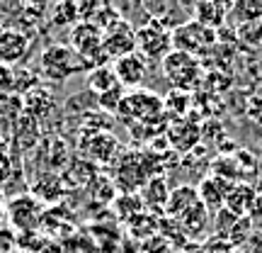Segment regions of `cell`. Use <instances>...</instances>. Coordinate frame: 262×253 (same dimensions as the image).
<instances>
[{
    "label": "cell",
    "instance_id": "7",
    "mask_svg": "<svg viewBox=\"0 0 262 253\" xmlns=\"http://www.w3.org/2000/svg\"><path fill=\"white\" fill-rule=\"evenodd\" d=\"M41 212H44L41 202L34 195H15L5 205V215H8L10 224L22 234H29L37 229L41 222Z\"/></svg>",
    "mask_w": 262,
    "mask_h": 253
},
{
    "label": "cell",
    "instance_id": "18",
    "mask_svg": "<svg viewBox=\"0 0 262 253\" xmlns=\"http://www.w3.org/2000/svg\"><path fill=\"white\" fill-rule=\"evenodd\" d=\"M49 22L56 27H68V25H78V3H54L49 8Z\"/></svg>",
    "mask_w": 262,
    "mask_h": 253
},
{
    "label": "cell",
    "instance_id": "21",
    "mask_svg": "<svg viewBox=\"0 0 262 253\" xmlns=\"http://www.w3.org/2000/svg\"><path fill=\"white\" fill-rule=\"evenodd\" d=\"M241 217L235 215V212H231L228 207H221L219 212H214V217H211V229H214V234L221 239L226 244V239H228V234L233 231L235 222H238Z\"/></svg>",
    "mask_w": 262,
    "mask_h": 253
},
{
    "label": "cell",
    "instance_id": "3",
    "mask_svg": "<svg viewBox=\"0 0 262 253\" xmlns=\"http://www.w3.org/2000/svg\"><path fill=\"white\" fill-rule=\"evenodd\" d=\"M160 66H163V75L168 78V83L180 93L194 90L202 81V64H199V59L189 56V54L170 51L168 56L160 61Z\"/></svg>",
    "mask_w": 262,
    "mask_h": 253
},
{
    "label": "cell",
    "instance_id": "14",
    "mask_svg": "<svg viewBox=\"0 0 262 253\" xmlns=\"http://www.w3.org/2000/svg\"><path fill=\"white\" fill-rule=\"evenodd\" d=\"M180 226H182V231L189 236H199L204 234L206 229H209V209H206L204 205H202V200L196 202V205H192L185 212V215L180 217V219H175Z\"/></svg>",
    "mask_w": 262,
    "mask_h": 253
},
{
    "label": "cell",
    "instance_id": "27",
    "mask_svg": "<svg viewBox=\"0 0 262 253\" xmlns=\"http://www.w3.org/2000/svg\"><path fill=\"white\" fill-rule=\"evenodd\" d=\"M10 176H12V161H10V156H5V153L0 151V185H3Z\"/></svg>",
    "mask_w": 262,
    "mask_h": 253
},
{
    "label": "cell",
    "instance_id": "22",
    "mask_svg": "<svg viewBox=\"0 0 262 253\" xmlns=\"http://www.w3.org/2000/svg\"><path fill=\"white\" fill-rule=\"evenodd\" d=\"M15 134H22V137H19V144H22V146H29L32 141H37V134H39L37 120H34L32 114L22 112L17 120H15Z\"/></svg>",
    "mask_w": 262,
    "mask_h": 253
},
{
    "label": "cell",
    "instance_id": "2",
    "mask_svg": "<svg viewBox=\"0 0 262 253\" xmlns=\"http://www.w3.org/2000/svg\"><path fill=\"white\" fill-rule=\"evenodd\" d=\"M136 51L146 61H163L172 51V29L158 17H150L136 29Z\"/></svg>",
    "mask_w": 262,
    "mask_h": 253
},
{
    "label": "cell",
    "instance_id": "6",
    "mask_svg": "<svg viewBox=\"0 0 262 253\" xmlns=\"http://www.w3.org/2000/svg\"><path fill=\"white\" fill-rule=\"evenodd\" d=\"M102 51L107 59H122L136 51V27L129 20H114L102 29Z\"/></svg>",
    "mask_w": 262,
    "mask_h": 253
},
{
    "label": "cell",
    "instance_id": "25",
    "mask_svg": "<svg viewBox=\"0 0 262 253\" xmlns=\"http://www.w3.org/2000/svg\"><path fill=\"white\" fill-rule=\"evenodd\" d=\"M15 246H17L15 234H12V231H8V229H0V253H10Z\"/></svg>",
    "mask_w": 262,
    "mask_h": 253
},
{
    "label": "cell",
    "instance_id": "16",
    "mask_svg": "<svg viewBox=\"0 0 262 253\" xmlns=\"http://www.w3.org/2000/svg\"><path fill=\"white\" fill-rule=\"evenodd\" d=\"M231 20L235 25H250L262 22V0H238L231 5Z\"/></svg>",
    "mask_w": 262,
    "mask_h": 253
},
{
    "label": "cell",
    "instance_id": "17",
    "mask_svg": "<svg viewBox=\"0 0 262 253\" xmlns=\"http://www.w3.org/2000/svg\"><path fill=\"white\" fill-rule=\"evenodd\" d=\"M88 85L95 95H102V93H110L112 88H117V78H114V71L112 66H97L88 73Z\"/></svg>",
    "mask_w": 262,
    "mask_h": 253
},
{
    "label": "cell",
    "instance_id": "5",
    "mask_svg": "<svg viewBox=\"0 0 262 253\" xmlns=\"http://www.w3.org/2000/svg\"><path fill=\"white\" fill-rule=\"evenodd\" d=\"M68 47L73 49L75 54H80L90 64V68L107 66V56L102 51V27H97L95 22H78L71 29V44Z\"/></svg>",
    "mask_w": 262,
    "mask_h": 253
},
{
    "label": "cell",
    "instance_id": "9",
    "mask_svg": "<svg viewBox=\"0 0 262 253\" xmlns=\"http://www.w3.org/2000/svg\"><path fill=\"white\" fill-rule=\"evenodd\" d=\"M29 54V37L27 32L12 27L0 29V66H15Z\"/></svg>",
    "mask_w": 262,
    "mask_h": 253
},
{
    "label": "cell",
    "instance_id": "1",
    "mask_svg": "<svg viewBox=\"0 0 262 253\" xmlns=\"http://www.w3.org/2000/svg\"><path fill=\"white\" fill-rule=\"evenodd\" d=\"M93 68L80 54H75L68 44H49L39 56V73L47 81L63 83L78 73H90Z\"/></svg>",
    "mask_w": 262,
    "mask_h": 253
},
{
    "label": "cell",
    "instance_id": "13",
    "mask_svg": "<svg viewBox=\"0 0 262 253\" xmlns=\"http://www.w3.org/2000/svg\"><path fill=\"white\" fill-rule=\"evenodd\" d=\"M255 197H257V190L253 185H248V183H235L233 188L228 190V195H226V207L235 212L238 217H248L250 212V207H253Z\"/></svg>",
    "mask_w": 262,
    "mask_h": 253
},
{
    "label": "cell",
    "instance_id": "23",
    "mask_svg": "<svg viewBox=\"0 0 262 253\" xmlns=\"http://www.w3.org/2000/svg\"><path fill=\"white\" fill-rule=\"evenodd\" d=\"M238 39H243L250 47H262V22L238 25Z\"/></svg>",
    "mask_w": 262,
    "mask_h": 253
},
{
    "label": "cell",
    "instance_id": "29",
    "mask_svg": "<svg viewBox=\"0 0 262 253\" xmlns=\"http://www.w3.org/2000/svg\"><path fill=\"white\" fill-rule=\"evenodd\" d=\"M260 68H262V61H260Z\"/></svg>",
    "mask_w": 262,
    "mask_h": 253
},
{
    "label": "cell",
    "instance_id": "11",
    "mask_svg": "<svg viewBox=\"0 0 262 253\" xmlns=\"http://www.w3.org/2000/svg\"><path fill=\"white\" fill-rule=\"evenodd\" d=\"M228 12H231V5L228 3H214V0H204V3H196L192 5V15H194V22L204 25L209 29H221L224 22L228 20Z\"/></svg>",
    "mask_w": 262,
    "mask_h": 253
},
{
    "label": "cell",
    "instance_id": "8",
    "mask_svg": "<svg viewBox=\"0 0 262 253\" xmlns=\"http://www.w3.org/2000/svg\"><path fill=\"white\" fill-rule=\"evenodd\" d=\"M114 78L122 88H136V85L143 83V78L148 73V61L141 56L139 51H131L126 56L117 59L112 64Z\"/></svg>",
    "mask_w": 262,
    "mask_h": 253
},
{
    "label": "cell",
    "instance_id": "15",
    "mask_svg": "<svg viewBox=\"0 0 262 253\" xmlns=\"http://www.w3.org/2000/svg\"><path fill=\"white\" fill-rule=\"evenodd\" d=\"M168 197H170V190H168L165 178H153L141 190V205H150L153 209H163L165 212Z\"/></svg>",
    "mask_w": 262,
    "mask_h": 253
},
{
    "label": "cell",
    "instance_id": "24",
    "mask_svg": "<svg viewBox=\"0 0 262 253\" xmlns=\"http://www.w3.org/2000/svg\"><path fill=\"white\" fill-rule=\"evenodd\" d=\"M235 253H262V229H255L253 234L235 248Z\"/></svg>",
    "mask_w": 262,
    "mask_h": 253
},
{
    "label": "cell",
    "instance_id": "20",
    "mask_svg": "<svg viewBox=\"0 0 262 253\" xmlns=\"http://www.w3.org/2000/svg\"><path fill=\"white\" fill-rule=\"evenodd\" d=\"M117 149V141H114L112 134H107V131H93V141H90V159H97V161H107L110 156L114 153Z\"/></svg>",
    "mask_w": 262,
    "mask_h": 253
},
{
    "label": "cell",
    "instance_id": "4",
    "mask_svg": "<svg viewBox=\"0 0 262 253\" xmlns=\"http://www.w3.org/2000/svg\"><path fill=\"white\" fill-rule=\"evenodd\" d=\"M216 44V29H209L194 20H187L172 29V51H182L189 56H204Z\"/></svg>",
    "mask_w": 262,
    "mask_h": 253
},
{
    "label": "cell",
    "instance_id": "12",
    "mask_svg": "<svg viewBox=\"0 0 262 253\" xmlns=\"http://www.w3.org/2000/svg\"><path fill=\"white\" fill-rule=\"evenodd\" d=\"M199 202V195H196V188L192 185H178L175 190H170L168 205H165V215L172 217V219H180V217L187 212L192 205Z\"/></svg>",
    "mask_w": 262,
    "mask_h": 253
},
{
    "label": "cell",
    "instance_id": "19",
    "mask_svg": "<svg viewBox=\"0 0 262 253\" xmlns=\"http://www.w3.org/2000/svg\"><path fill=\"white\" fill-rule=\"evenodd\" d=\"M61 188H63V180L58 178V176H54V173H44V176H39L37 183L32 185V195H34L39 202H41V200L58 197Z\"/></svg>",
    "mask_w": 262,
    "mask_h": 253
},
{
    "label": "cell",
    "instance_id": "26",
    "mask_svg": "<svg viewBox=\"0 0 262 253\" xmlns=\"http://www.w3.org/2000/svg\"><path fill=\"white\" fill-rule=\"evenodd\" d=\"M248 217H250V222H253L255 226H262V192H257V197H255V202H253V207H250Z\"/></svg>",
    "mask_w": 262,
    "mask_h": 253
},
{
    "label": "cell",
    "instance_id": "10",
    "mask_svg": "<svg viewBox=\"0 0 262 253\" xmlns=\"http://www.w3.org/2000/svg\"><path fill=\"white\" fill-rule=\"evenodd\" d=\"M231 188H233V183H226L216 176H204L202 183L196 185V195L209 212H219L221 207H226V195Z\"/></svg>",
    "mask_w": 262,
    "mask_h": 253
},
{
    "label": "cell",
    "instance_id": "28",
    "mask_svg": "<svg viewBox=\"0 0 262 253\" xmlns=\"http://www.w3.org/2000/svg\"><path fill=\"white\" fill-rule=\"evenodd\" d=\"M3 25H5V17H3V15H0V29H3Z\"/></svg>",
    "mask_w": 262,
    "mask_h": 253
}]
</instances>
